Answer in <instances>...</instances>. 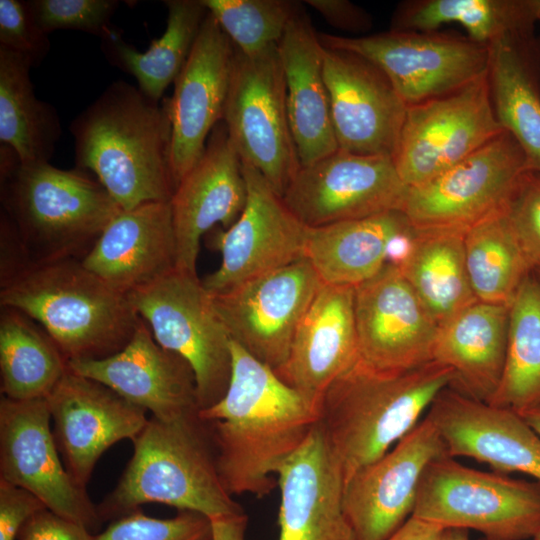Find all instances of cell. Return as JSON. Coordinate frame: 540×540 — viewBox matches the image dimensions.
<instances>
[{"mask_svg": "<svg viewBox=\"0 0 540 540\" xmlns=\"http://www.w3.org/2000/svg\"><path fill=\"white\" fill-rule=\"evenodd\" d=\"M323 284L303 257L211 297L231 340L276 371Z\"/></svg>", "mask_w": 540, "mask_h": 540, "instance_id": "cell-13", "label": "cell"}, {"mask_svg": "<svg viewBox=\"0 0 540 540\" xmlns=\"http://www.w3.org/2000/svg\"><path fill=\"white\" fill-rule=\"evenodd\" d=\"M409 223L402 211L393 210L308 227L305 257L324 284L356 287L383 269L392 238Z\"/></svg>", "mask_w": 540, "mask_h": 540, "instance_id": "cell-30", "label": "cell"}, {"mask_svg": "<svg viewBox=\"0 0 540 540\" xmlns=\"http://www.w3.org/2000/svg\"><path fill=\"white\" fill-rule=\"evenodd\" d=\"M516 237L533 269L540 268V173L528 170L506 204Z\"/></svg>", "mask_w": 540, "mask_h": 540, "instance_id": "cell-42", "label": "cell"}, {"mask_svg": "<svg viewBox=\"0 0 540 540\" xmlns=\"http://www.w3.org/2000/svg\"><path fill=\"white\" fill-rule=\"evenodd\" d=\"M27 5L44 32L75 30L102 38L112 27L115 0H30Z\"/></svg>", "mask_w": 540, "mask_h": 540, "instance_id": "cell-41", "label": "cell"}, {"mask_svg": "<svg viewBox=\"0 0 540 540\" xmlns=\"http://www.w3.org/2000/svg\"><path fill=\"white\" fill-rule=\"evenodd\" d=\"M235 48L255 55L278 45L300 4L289 0H202Z\"/></svg>", "mask_w": 540, "mask_h": 540, "instance_id": "cell-39", "label": "cell"}, {"mask_svg": "<svg viewBox=\"0 0 540 540\" xmlns=\"http://www.w3.org/2000/svg\"><path fill=\"white\" fill-rule=\"evenodd\" d=\"M247 521L245 512L210 519L211 540H245Z\"/></svg>", "mask_w": 540, "mask_h": 540, "instance_id": "cell-48", "label": "cell"}, {"mask_svg": "<svg viewBox=\"0 0 540 540\" xmlns=\"http://www.w3.org/2000/svg\"><path fill=\"white\" fill-rule=\"evenodd\" d=\"M426 417L439 431L448 456L472 458L494 472L523 473L540 482V436L515 411L447 387Z\"/></svg>", "mask_w": 540, "mask_h": 540, "instance_id": "cell-22", "label": "cell"}, {"mask_svg": "<svg viewBox=\"0 0 540 540\" xmlns=\"http://www.w3.org/2000/svg\"><path fill=\"white\" fill-rule=\"evenodd\" d=\"M284 71L288 119L301 166L339 149L323 72V45L301 10L278 43Z\"/></svg>", "mask_w": 540, "mask_h": 540, "instance_id": "cell-28", "label": "cell"}, {"mask_svg": "<svg viewBox=\"0 0 540 540\" xmlns=\"http://www.w3.org/2000/svg\"><path fill=\"white\" fill-rule=\"evenodd\" d=\"M510 306L475 301L439 326L432 360L450 367L452 388L488 402L505 367Z\"/></svg>", "mask_w": 540, "mask_h": 540, "instance_id": "cell-29", "label": "cell"}, {"mask_svg": "<svg viewBox=\"0 0 540 540\" xmlns=\"http://www.w3.org/2000/svg\"><path fill=\"white\" fill-rule=\"evenodd\" d=\"M443 456H448L445 443L425 416L387 453L351 476L343 509L354 540L390 537L412 515L426 468Z\"/></svg>", "mask_w": 540, "mask_h": 540, "instance_id": "cell-17", "label": "cell"}, {"mask_svg": "<svg viewBox=\"0 0 540 540\" xmlns=\"http://www.w3.org/2000/svg\"><path fill=\"white\" fill-rule=\"evenodd\" d=\"M536 0H422L402 4L392 31L434 32L457 24L476 43L489 46L505 38L519 39L537 21Z\"/></svg>", "mask_w": 540, "mask_h": 540, "instance_id": "cell-34", "label": "cell"}, {"mask_svg": "<svg viewBox=\"0 0 540 540\" xmlns=\"http://www.w3.org/2000/svg\"><path fill=\"white\" fill-rule=\"evenodd\" d=\"M18 540H96L85 526L44 508L21 528Z\"/></svg>", "mask_w": 540, "mask_h": 540, "instance_id": "cell-45", "label": "cell"}, {"mask_svg": "<svg viewBox=\"0 0 540 540\" xmlns=\"http://www.w3.org/2000/svg\"><path fill=\"white\" fill-rule=\"evenodd\" d=\"M533 273L540 282V268L533 269Z\"/></svg>", "mask_w": 540, "mask_h": 540, "instance_id": "cell-52", "label": "cell"}, {"mask_svg": "<svg viewBox=\"0 0 540 540\" xmlns=\"http://www.w3.org/2000/svg\"><path fill=\"white\" fill-rule=\"evenodd\" d=\"M68 360L46 331L24 313L1 307L0 372L4 397L24 401L47 398Z\"/></svg>", "mask_w": 540, "mask_h": 540, "instance_id": "cell-35", "label": "cell"}, {"mask_svg": "<svg viewBox=\"0 0 540 540\" xmlns=\"http://www.w3.org/2000/svg\"><path fill=\"white\" fill-rule=\"evenodd\" d=\"M329 24L339 29L360 32L371 24L369 16L358 6L346 0H307Z\"/></svg>", "mask_w": 540, "mask_h": 540, "instance_id": "cell-46", "label": "cell"}, {"mask_svg": "<svg viewBox=\"0 0 540 540\" xmlns=\"http://www.w3.org/2000/svg\"><path fill=\"white\" fill-rule=\"evenodd\" d=\"M0 46L39 65L50 49L48 34L35 21L26 1L0 0Z\"/></svg>", "mask_w": 540, "mask_h": 540, "instance_id": "cell-43", "label": "cell"}, {"mask_svg": "<svg viewBox=\"0 0 540 540\" xmlns=\"http://www.w3.org/2000/svg\"><path fill=\"white\" fill-rule=\"evenodd\" d=\"M408 191L392 157L338 149L300 166L282 199L301 223L314 228L402 211Z\"/></svg>", "mask_w": 540, "mask_h": 540, "instance_id": "cell-14", "label": "cell"}, {"mask_svg": "<svg viewBox=\"0 0 540 540\" xmlns=\"http://www.w3.org/2000/svg\"><path fill=\"white\" fill-rule=\"evenodd\" d=\"M359 358L381 371H406L432 360L438 324L399 268L386 264L354 291Z\"/></svg>", "mask_w": 540, "mask_h": 540, "instance_id": "cell-18", "label": "cell"}, {"mask_svg": "<svg viewBox=\"0 0 540 540\" xmlns=\"http://www.w3.org/2000/svg\"><path fill=\"white\" fill-rule=\"evenodd\" d=\"M235 46L208 12L167 99L171 122L170 168L175 189L203 154L223 120Z\"/></svg>", "mask_w": 540, "mask_h": 540, "instance_id": "cell-21", "label": "cell"}, {"mask_svg": "<svg viewBox=\"0 0 540 540\" xmlns=\"http://www.w3.org/2000/svg\"><path fill=\"white\" fill-rule=\"evenodd\" d=\"M1 199L32 264L82 260L122 211L105 188L83 170L49 162L23 164L0 148Z\"/></svg>", "mask_w": 540, "mask_h": 540, "instance_id": "cell-5", "label": "cell"}, {"mask_svg": "<svg viewBox=\"0 0 540 540\" xmlns=\"http://www.w3.org/2000/svg\"><path fill=\"white\" fill-rule=\"evenodd\" d=\"M528 170L522 148L502 131L437 176L409 187L402 212L419 230L466 232L504 206Z\"/></svg>", "mask_w": 540, "mask_h": 540, "instance_id": "cell-11", "label": "cell"}, {"mask_svg": "<svg viewBox=\"0 0 540 540\" xmlns=\"http://www.w3.org/2000/svg\"><path fill=\"white\" fill-rule=\"evenodd\" d=\"M165 32L149 48L138 51L112 28L101 38L107 60L132 75L138 88L159 102L167 87L181 72L208 13L202 0H167Z\"/></svg>", "mask_w": 540, "mask_h": 540, "instance_id": "cell-31", "label": "cell"}, {"mask_svg": "<svg viewBox=\"0 0 540 540\" xmlns=\"http://www.w3.org/2000/svg\"><path fill=\"white\" fill-rule=\"evenodd\" d=\"M519 39L489 45L488 81L495 117L522 148L529 170L540 173V95Z\"/></svg>", "mask_w": 540, "mask_h": 540, "instance_id": "cell-37", "label": "cell"}, {"mask_svg": "<svg viewBox=\"0 0 540 540\" xmlns=\"http://www.w3.org/2000/svg\"><path fill=\"white\" fill-rule=\"evenodd\" d=\"M534 540H540V532L533 538ZM480 540H488L486 538H481Z\"/></svg>", "mask_w": 540, "mask_h": 540, "instance_id": "cell-53", "label": "cell"}, {"mask_svg": "<svg viewBox=\"0 0 540 540\" xmlns=\"http://www.w3.org/2000/svg\"><path fill=\"white\" fill-rule=\"evenodd\" d=\"M247 200L238 219L227 229L209 232L221 265L203 281L210 294L305 257L308 227L285 205L282 197L254 168L242 164Z\"/></svg>", "mask_w": 540, "mask_h": 540, "instance_id": "cell-16", "label": "cell"}, {"mask_svg": "<svg viewBox=\"0 0 540 540\" xmlns=\"http://www.w3.org/2000/svg\"><path fill=\"white\" fill-rule=\"evenodd\" d=\"M506 204L466 230L464 251L477 300L510 306L533 267L512 228Z\"/></svg>", "mask_w": 540, "mask_h": 540, "instance_id": "cell-36", "label": "cell"}, {"mask_svg": "<svg viewBox=\"0 0 540 540\" xmlns=\"http://www.w3.org/2000/svg\"><path fill=\"white\" fill-rule=\"evenodd\" d=\"M536 17L537 21L540 23V0H536Z\"/></svg>", "mask_w": 540, "mask_h": 540, "instance_id": "cell-51", "label": "cell"}, {"mask_svg": "<svg viewBox=\"0 0 540 540\" xmlns=\"http://www.w3.org/2000/svg\"><path fill=\"white\" fill-rule=\"evenodd\" d=\"M127 296L156 342L192 368L199 410L218 402L231 378V338L197 274L176 267Z\"/></svg>", "mask_w": 540, "mask_h": 540, "instance_id": "cell-8", "label": "cell"}, {"mask_svg": "<svg viewBox=\"0 0 540 540\" xmlns=\"http://www.w3.org/2000/svg\"><path fill=\"white\" fill-rule=\"evenodd\" d=\"M487 403L516 413L540 403V282L533 271L510 305L505 367Z\"/></svg>", "mask_w": 540, "mask_h": 540, "instance_id": "cell-38", "label": "cell"}, {"mask_svg": "<svg viewBox=\"0 0 540 540\" xmlns=\"http://www.w3.org/2000/svg\"><path fill=\"white\" fill-rule=\"evenodd\" d=\"M464 233L417 229L413 253L399 268L438 326L477 301L466 267Z\"/></svg>", "mask_w": 540, "mask_h": 540, "instance_id": "cell-33", "label": "cell"}, {"mask_svg": "<svg viewBox=\"0 0 540 540\" xmlns=\"http://www.w3.org/2000/svg\"><path fill=\"white\" fill-rule=\"evenodd\" d=\"M413 516L488 540H525L540 532V482L467 467L450 456L431 462Z\"/></svg>", "mask_w": 540, "mask_h": 540, "instance_id": "cell-7", "label": "cell"}, {"mask_svg": "<svg viewBox=\"0 0 540 540\" xmlns=\"http://www.w3.org/2000/svg\"><path fill=\"white\" fill-rule=\"evenodd\" d=\"M45 505L29 491L0 480V540H15L24 524Z\"/></svg>", "mask_w": 540, "mask_h": 540, "instance_id": "cell-44", "label": "cell"}, {"mask_svg": "<svg viewBox=\"0 0 540 540\" xmlns=\"http://www.w3.org/2000/svg\"><path fill=\"white\" fill-rule=\"evenodd\" d=\"M0 304L37 322L68 362L117 353L141 321L127 295L78 259L31 264L1 284Z\"/></svg>", "mask_w": 540, "mask_h": 540, "instance_id": "cell-6", "label": "cell"}, {"mask_svg": "<svg viewBox=\"0 0 540 540\" xmlns=\"http://www.w3.org/2000/svg\"><path fill=\"white\" fill-rule=\"evenodd\" d=\"M454 380L453 370L436 361L392 372L359 358L340 375L323 396L318 422L345 482L411 432Z\"/></svg>", "mask_w": 540, "mask_h": 540, "instance_id": "cell-3", "label": "cell"}, {"mask_svg": "<svg viewBox=\"0 0 540 540\" xmlns=\"http://www.w3.org/2000/svg\"><path fill=\"white\" fill-rule=\"evenodd\" d=\"M445 527L411 515L386 540H445Z\"/></svg>", "mask_w": 540, "mask_h": 540, "instance_id": "cell-47", "label": "cell"}, {"mask_svg": "<svg viewBox=\"0 0 540 540\" xmlns=\"http://www.w3.org/2000/svg\"><path fill=\"white\" fill-rule=\"evenodd\" d=\"M278 540H354L344 475L319 422L277 474Z\"/></svg>", "mask_w": 540, "mask_h": 540, "instance_id": "cell-25", "label": "cell"}, {"mask_svg": "<svg viewBox=\"0 0 540 540\" xmlns=\"http://www.w3.org/2000/svg\"><path fill=\"white\" fill-rule=\"evenodd\" d=\"M323 72L339 149L393 158L408 106L389 80L364 58L324 45Z\"/></svg>", "mask_w": 540, "mask_h": 540, "instance_id": "cell-20", "label": "cell"}, {"mask_svg": "<svg viewBox=\"0 0 540 540\" xmlns=\"http://www.w3.org/2000/svg\"><path fill=\"white\" fill-rule=\"evenodd\" d=\"M223 121L241 163L282 197L300 168L278 45L245 55L235 48Z\"/></svg>", "mask_w": 540, "mask_h": 540, "instance_id": "cell-9", "label": "cell"}, {"mask_svg": "<svg viewBox=\"0 0 540 540\" xmlns=\"http://www.w3.org/2000/svg\"><path fill=\"white\" fill-rule=\"evenodd\" d=\"M318 36L324 46L356 54L373 64L407 106L457 91L485 74L489 65L488 46L435 31Z\"/></svg>", "mask_w": 540, "mask_h": 540, "instance_id": "cell-10", "label": "cell"}, {"mask_svg": "<svg viewBox=\"0 0 540 540\" xmlns=\"http://www.w3.org/2000/svg\"><path fill=\"white\" fill-rule=\"evenodd\" d=\"M46 398L0 400V480L35 495L55 514L91 532L102 519L86 488L67 471L51 427Z\"/></svg>", "mask_w": 540, "mask_h": 540, "instance_id": "cell-15", "label": "cell"}, {"mask_svg": "<svg viewBox=\"0 0 540 540\" xmlns=\"http://www.w3.org/2000/svg\"><path fill=\"white\" fill-rule=\"evenodd\" d=\"M76 168L93 172L122 210L170 202L171 122L162 104L138 86L111 83L70 124Z\"/></svg>", "mask_w": 540, "mask_h": 540, "instance_id": "cell-2", "label": "cell"}, {"mask_svg": "<svg viewBox=\"0 0 540 540\" xmlns=\"http://www.w3.org/2000/svg\"><path fill=\"white\" fill-rule=\"evenodd\" d=\"M469 531L461 528H447L445 540H469Z\"/></svg>", "mask_w": 540, "mask_h": 540, "instance_id": "cell-50", "label": "cell"}, {"mask_svg": "<svg viewBox=\"0 0 540 540\" xmlns=\"http://www.w3.org/2000/svg\"><path fill=\"white\" fill-rule=\"evenodd\" d=\"M31 67L24 55L0 46V142L23 164L49 162L62 134L56 109L34 93Z\"/></svg>", "mask_w": 540, "mask_h": 540, "instance_id": "cell-32", "label": "cell"}, {"mask_svg": "<svg viewBox=\"0 0 540 540\" xmlns=\"http://www.w3.org/2000/svg\"><path fill=\"white\" fill-rule=\"evenodd\" d=\"M247 200L241 160L224 121L212 130L205 150L178 183L170 200L177 242V268L197 274L200 240L217 224L227 229Z\"/></svg>", "mask_w": 540, "mask_h": 540, "instance_id": "cell-23", "label": "cell"}, {"mask_svg": "<svg viewBox=\"0 0 540 540\" xmlns=\"http://www.w3.org/2000/svg\"><path fill=\"white\" fill-rule=\"evenodd\" d=\"M488 70L452 93L407 107L393 160L414 187L460 162L499 135Z\"/></svg>", "mask_w": 540, "mask_h": 540, "instance_id": "cell-12", "label": "cell"}, {"mask_svg": "<svg viewBox=\"0 0 540 540\" xmlns=\"http://www.w3.org/2000/svg\"><path fill=\"white\" fill-rule=\"evenodd\" d=\"M518 414L540 436V403Z\"/></svg>", "mask_w": 540, "mask_h": 540, "instance_id": "cell-49", "label": "cell"}, {"mask_svg": "<svg viewBox=\"0 0 540 540\" xmlns=\"http://www.w3.org/2000/svg\"><path fill=\"white\" fill-rule=\"evenodd\" d=\"M355 287L323 284L303 316L278 377L319 414L329 386L359 359Z\"/></svg>", "mask_w": 540, "mask_h": 540, "instance_id": "cell-26", "label": "cell"}, {"mask_svg": "<svg viewBox=\"0 0 540 540\" xmlns=\"http://www.w3.org/2000/svg\"><path fill=\"white\" fill-rule=\"evenodd\" d=\"M46 400L63 463L83 488L103 453L121 440L133 441L149 420L145 409L70 368Z\"/></svg>", "mask_w": 540, "mask_h": 540, "instance_id": "cell-19", "label": "cell"}, {"mask_svg": "<svg viewBox=\"0 0 540 540\" xmlns=\"http://www.w3.org/2000/svg\"><path fill=\"white\" fill-rule=\"evenodd\" d=\"M232 371L223 397L199 410L218 472L232 495H268L284 463L303 445L318 412L276 372L231 340Z\"/></svg>", "mask_w": 540, "mask_h": 540, "instance_id": "cell-1", "label": "cell"}, {"mask_svg": "<svg viewBox=\"0 0 540 540\" xmlns=\"http://www.w3.org/2000/svg\"><path fill=\"white\" fill-rule=\"evenodd\" d=\"M90 272L128 295L177 267L170 202L122 210L81 260Z\"/></svg>", "mask_w": 540, "mask_h": 540, "instance_id": "cell-27", "label": "cell"}, {"mask_svg": "<svg viewBox=\"0 0 540 540\" xmlns=\"http://www.w3.org/2000/svg\"><path fill=\"white\" fill-rule=\"evenodd\" d=\"M96 540H211L210 519L193 511L155 518L140 509L114 519Z\"/></svg>", "mask_w": 540, "mask_h": 540, "instance_id": "cell-40", "label": "cell"}, {"mask_svg": "<svg viewBox=\"0 0 540 540\" xmlns=\"http://www.w3.org/2000/svg\"><path fill=\"white\" fill-rule=\"evenodd\" d=\"M133 454L116 487L97 505L103 520L147 503L193 511L209 519L244 513L226 490L199 411L173 420L151 416L132 441Z\"/></svg>", "mask_w": 540, "mask_h": 540, "instance_id": "cell-4", "label": "cell"}, {"mask_svg": "<svg viewBox=\"0 0 540 540\" xmlns=\"http://www.w3.org/2000/svg\"><path fill=\"white\" fill-rule=\"evenodd\" d=\"M68 366L157 419L173 420L199 411L192 368L160 346L142 318L131 340L117 353L103 359L71 360Z\"/></svg>", "mask_w": 540, "mask_h": 540, "instance_id": "cell-24", "label": "cell"}]
</instances>
